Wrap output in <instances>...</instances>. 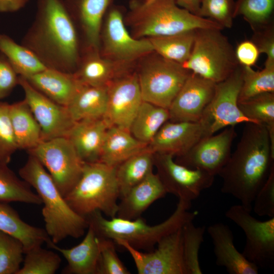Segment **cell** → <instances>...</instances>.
<instances>
[{
    "instance_id": "cell-1",
    "label": "cell",
    "mask_w": 274,
    "mask_h": 274,
    "mask_svg": "<svg viewBox=\"0 0 274 274\" xmlns=\"http://www.w3.org/2000/svg\"><path fill=\"white\" fill-rule=\"evenodd\" d=\"M21 44L44 65L74 73L82 54L74 20L64 0H38L34 21Z\"/></svg>"
},
{
    "instance_id": "cell-2",
    "label": "cell",
    "mask_w": 274,
    "mask_h": 274,
    "mask_svg": "<svg viewBox=\"0 0 274 274\" xmlns=\"http://www.w3.org/2000/svg\"><path fill=\"white\" fill-rule=\"evenodd\" d=\"M274 167V151L266 127L246 123L236 149L219 174L221 191L252 211L254 198Z\"/></svg>"
},
{
    "instance_id": "cell-3",
    "label": "cell",
    "mask_w": 274,
    "mask_h": 274,
    "mask_svg": "<svg viewBox=\"0 0 274 274\" xmlns=\"http://www.w3.org/2000/svg\"><path fill=\"white\" fill-rule=\"evenodd\" d=\"M19 175L41 198L44 204L42 213L45 229L53 243L56 244L67 237L77 238L83 235L88 227L86 218L70 207L49 173L35 156L29 154Z\"/></svg>"
},
{
    "instance_id": "cell-4",
    "label": "cell",
    "mask_w": 274,
    "mask_h": 274,
    "mask_svg": "<svg viewBox=\"0 0 274 274\" xmlns=\"http://www.w3.org/2000/svg\"><path fill=\"white\" fill-rule=\"evenodd\" d=\"M191 202L179 199L174 213L163 222L156 225H148L142 218L128 220L115 217L109 219L101 212L94 211L85 218L98 237L115 241L121 239L133 248L148 252L163 237L172 233L187 222L193 221L198 213L189 212Z\"/></svg>"
},
{
    "instance_id": "cell-5",
    "label": "cell",
    "mask_w": 274,
    "mask_h": 274,
    "mask_svg": "<svg viewBox=\"0 0 274 274\" xmlns=\"http://www.w3.org/2000/svg\"><path fill=\"white\" fill-rule=\"evenodd\" d=\"M128 22L136 39L166 36L198 29L223 28L180 7L175 0H133Z\"/></svg>"
},
{
    "instance_id": "cell-6",
    "label": "cell",
    "mask_w": 274,
    "mask_h": 274,
    "mask_svg": "<svg viewBox=\"0 0 274 274\" xmlns=\"http://www.w3.org/2000/svg\"><path fill=\"white\" fill-rule=\"evenodd\" d=\"M116 169L100 161L84 163L80 178L64 196L70 207L84 217L96 211L110 218L116 217L119 191Z\"/></svg>"
},
{
    "instance_id": "cell-7",
    "label": "cell",
    "mask_w": 274,
    "mask_h": 274,
    "mask_svg": "<svg viewBox=\"0 0 274 274\" xmlns=\"http://www.w3.org/2000/svg\"><path fill=\"white\" fill-rule=\"evenodd\" d=\"M216 28L195 30L189 58L182 65L216 83L229 77L239 65L228 39Z\"/></svg>"
},
{
    "instance_id": "cell-8",
    "label": "cell",
    "mask_w": 274,
    "mask_h": 274,
    "mask_svg": "<svg viewBox=\"0 0 274 274\" xmlns=\"http://www.w3.org/2000/svg\"><path fill=\"white\" fill-rule=\"evenodd\" d=\"M191 73L157 54L138 75L143 100L168 109Z\"/></svg>"
},
{
    "instance_id": "cell-9",
    "label": "cell",
    "mask_w": 274,
    "mask_h": 274,
    "mask_svg": "<svg viewBox=\"0 0 274 274\" xmlns=\"http://www.w3.org/2000/svg\"><path fill=\"white\" fill-rule=\"evenodd\" d=\"M28 153L42 164L63 196L81 176L84 163L66 137L43 141Z\"/></svg>"
},
{
    "instance_id": "cell-10",
    "label": "cell",
    "mask_w": 274,
    "mask_h": 274,
    "mask_svg": "<svg viewBox=\"0 0 274 274\" xmlns=\"http://www.w3.org/2000/svg\"><path fill=\"white\" fill-rule=\"evenodd\" d=\"M241 204L230 207L225 216L239 226L246 235L242 253L258 268H274V217L261 221Z\"/></svg>"
},
{
    "instance_id": "cell-11",
    "label": "cell",
    "mask_w": 274,
    "mask_h": 274,
    "mask_svg": "<svg viewBox=\"0 0 274 274\" xmlns=\"http://www.w3.org/2000/svg\"><path fill=\"white\" fill-rule=\"evenodd\" d=\"M126 249L139 274H187L185 266L182 227L161 238L157 248L141 252L121 239L114 241Z\"/></svg>"
},
{
    "instance_id": "cell-12",
    "label": "cell",
    "mask_w": 274,
    "mask_h": 274,
    "mask_svg": "<svg viewBox=\"0 0 274 274\" xmlns=\"http://www.w3.org/2000/svg\"><path fill=\"white\" fill-rule=\"evenodd\" d=\"M171 154L154 153V165L167 193L191 202L210 188L215 176L199 169H191L174 160Z\"/></svg>"
},
{
    "instance_id": "cell-13",
    "label": "cell",
    "mask_w": 274,
    "mask_h": 274,
    "mask_svg": "<svg viewBox=\"0 0 274 274\" xmlns=\"http://www.w3.org/2000/svg\"><path fill=\"white\" fill-rule=\"evenodd\" d=\"M242 83V68L239 65L226 79L216 83L214 96L202 117L210 122L213 134L237 124L254 123L238 108V98Z\"/></svg>"
},
{
    "instance_id": "cell-14",
    "label": "cell",
    "mask_w": 274,
    "mask_h": 274,
    "mask_svg": "<svg viewBox=\"0 0 274 274\" xmlns=\"http://www.w3.org/2000/svg\"><path fill=\"white\" fill-rule=\"evenodd\" d=\"M101 40V55L125 64L154 52L148 38L136 39L129 33L117 9L112 10L107 16Z\"/></svg>"
},
{
    "instance_id": "cell-15",
    "label": "cell",
    "mask_w": 274,
    "mask_h": 274,
    "mask_svg": "<svg viewBox=\"0 0 274 274\" xmlns=\"http://www.w3.org/2000/svg\"><path fill=\"white\" fill-rule=\"evenodd\" d=\"M236 135L235 126L225 127L220 133L201 140L186 154L177 156L175 161L189 168L218 175L230 157Z\"/></svg>"
},
{
    "instance_id": "cell-16",
    "label": "cell",
    "mask_w": 274,
    "mask_h": 274,
    "mask_svg": "<svg viewBox=\"0 0 274 274\" xmlns=\"http://www.w3.org/2000/svg\"><path fill=\"white\" fill-rule=\"evenodd\" d=\"M18 85L24 91V99L41 127L43 141L66 137L76 122L66 107L52 100L19 76Z\"/></svg>"
},
{
    "instance_id": "cell-17",
    "label": "cell",
    "mask_w": 274,
    "mask_h": 274,
    "mask_svg": "<svg viewBox=\"0 0 274 274\" xmlns=\"http://www.w3.org/2000/svg\"><path fill=\"white\" fill-rule=\"evenodd\" d=\"M143 101L138 75L125 74L108 86L107 107L104 118L110 127L129 131Z\"/></svg>"
},
{
    "instance_id": "cell-18",
    "label": "cell",
    "mask_w": 274,
    "mask_h": 274,
    "mask_svg": "<svg viewBox=\"0 0 274 274\" xmlns=\"http://www.w3.org/2000/svg\"><path fill=\"white\" fill-rule=\"evenodd\" d=\"M213 134L210 122L201 119L197 122L166 121L148 145L153 153L182 156L202 139Z\"/></svg>"
},
{
    "instance_id": "cell-19",
    "label": "cell",
    "mask_w": 274,
    "mask_h": 274,
    "mask_svg": "<svg viewBox=\"0 0 274 274\" xmlns=\"http://www.w3.org/2000/svg\"><path fill=\"white\" fill-rule=\"evenodd\" d=\"M216 83L191 73L168 108L171 122H197L211 102Z\"/></svg>"
},
{
    "instance_id": "cell-20",
    "label": "cell",
    "mask_w": 274,
    "mask_h": 274,
    "mask_svg": "<svg viewBox=\"0 0 274 274\" xmlns=\"http://www.w3.org/2000/svg\"><path fill=\"white\" fill-rule=\"evenodd\" d=\"M212 238L216 264L224 267L230 274H257L259 268L248 261L235 248L233 234L229 227L222 222L208 228Z\"/></svg>"
},
{
    "instance_id": "cell-21",
    "label": "cell",
    "mask_w": 274,
    "mask_h": 274,
    "mask_svg": "<svg viewBox=\"0 0 274 274\" xmlns=\"http://www.w3.org/2000/svg\"><path fill=\"white\" fill-rule=\"evenodd\" d=\"M85 51L77 69L73 73L82 85L108 87L117 78L127 74L128 64L105 57L99 50Z\"/></svg>"
},
{
    "instance_id": "cell-22",
    "label": "cell",
    "mask_w": 274,
    "mask_h": 274,
    "mask_svg": "<svg viewBox=\"0 0 274 274\" xmlns=\"http://www.w3.org/2000/svg\"><path fill=\"white\" fill-rule=\"evenodd\" d=\"M109 124L104 118L75 123L66 136L84 163L99 161Z\"/></svg>"
},
{
    "instance_id": "cell-23",
    "label": "cell",
    "mask_w": 274,
    "mask_h": 274,
    "mask_svg": "<svg viewBox=\"0 0 274 274\" xmlns=\"http://www.w3.org/2000/svg\"><path fill=\"white\" fill-rule=\"evenodd\" d=\"M82 241L70 249L58 247L51 241L47 245L59 252L66 259L67 264L62 271L66 274H99L100 251L98 236L93 229L88 226Z\"/></svg>"
},
{
    "instance_id": "cell-24",
    "label": "cell",
    "mask_w": 274,
    "mask_h": 274,
    "mask_svg": "<svg viewBox=\"0 0 274 274\" xmlns=\"http://www.w3.org/2000/svg\"><path fill=\"white\" fill-rule=\"evenodd\" d=\"M24 78L46 96L65 107L83 85L74 74L49 68Z\"/></svg>"
},
{
    "instance_id": "cell-25",
    "label": "cell",
    "mask_w": 274,
    "mask_h": 274,
    "mask_svg": "<svg viewBox=\"0 0 274 274\" xmlns=\"http://www.w3.org/2000/svg\"><path fill=\"white\" fill-rule=\"evenodd\" d=\"M166 193L158 175L152 172L120 199L116 217L128 220L140 218L151 204Z\"/></svg>"
},
{
    "instance_id": "cell-26",
    "label": "cell",
    "mask_w": 274,
    "mask_h": 274,
    "mask_svg": "<svg viewBox=\"0 0 274 274\" xmlns=\"http://www.w3.org/2000/svg\"><path fill=\"white\" fill-rule=\"evenodd\" d=\"M70 13L75 12L86 42L85 49L99 50L104 14L110 0H64Z\"/></svg>"
},
{
    "instance_id": "cell-27",
    "label": "cell",
    "mask_w": 274,
    "mask_h": 274,
    "mask_svg": "<svg viewBox=\"0 0 274 274\" xmlns=\"http://www.w3.org/2000/svg\"><path fill=\"white\" fill-rule=\"evenodd\" d=\"M148 147V145L136 140L129 131L112 126L107 131L99 161L116 167Z\"/></svg>"
},
{
    "instance_id": "cell-28",
    "label": "cell",
    "mask_w": 274,
    "mask_h": 274,
    "mask_svg": "<svg viewBox=\"0 0 274 274\" xmlns=\"http://www.w3.org/2000/svg\"><path fill=\"white\" fill-rule=\"evenodd\" d=\"M9 114L18 149L28 151L43 141L41 127L24 99L9 104Z\"/></svg>"
},
{
    "instance_id": "cell-29",
    "label": "cell",
    "mask_w": 274,
    "mask_h": 274,
    "mask_svg": "<svg viewBox=\"0 0 274 274\" xmlns=\"http://www.w3.org/2000/svg\"><path fill=\"white\" fill-rule=\"evenodd\" d=\"M0 230L21 241L25 252L51 241L45 229L23 221L16 211L7 203L0 202Z\"/></svg>"
},
{
    "instance_id": "cell-30",
    "label": "cell",
    "mask_w": 274,
    "mask_h": 274,
    "mask_svg": "<svg viewBox=\"0 0 274 274\" xmlns=\"http://www.w3.org/2000/svg\"><path fill=\"white\" fill-rule=\"evenodd\" d=\"M108 87L83 85L66 107L75 122L104 118L107 111Z\"/></svg>"
},
{
    "instance_id": "cell-31",
    "label": "cell",
    "mask_w": 274,
    "mask_h": 274,
    "mask_svg": "<svg viewBox=\"0 0 274 274\" xmlns=\"http://www.w3.org/2000/svg\"><path fill=\"white\" fill-rule=\"evenodd\" d=\"M154 154L148 147L116 166L120 199L153 172Z\"/></svg>"
},
{
    "instance_id": "cell-32",
    "label": "cell",
    "mask_w": 274,
    "mask_h": 274,
    "mask_svg": "<svg viewBox=\"0 0 274 274\" xmlns=\"http://www.w3.org/2000/svg\"><path fill=\"white\" fill-rule=\"evenodd\" d=\"M167 109L143 101L129 131L136 140L149 145L161 126L169 120Z\"/></svg>"
},
{
    "instance_id": "cell-33",
    "label": "cell",
    "mask_w": 274,
    "mask_h": 274,
    "mask_svg": "<svg viewBox=\"0 0 274 274\" xmlns=\"http://www.w3.org/2000/svg\"><path fill=\"white\" fill-rule=\"evenodd\" d=\"M0 52L20 76L27 77L47 68L29 49L2 33H0Z\"/></svg>"
},
{
    "instance_id": "cell-34",
    "label": "cell",
    "mask_w": 274,
    "mask_h": 274,
    "mask_svg": "<svg viewBox=\"0 0 274 274\" xmlns=\"http://www.w3.org/2000/svg\"><path fill=\"white\" fill-rule=\"evenodd\" d=\"M195 30L175 35L148 38L154 51L162 57L183 64L189 58L193 48Z\"/></svg>"
},
{
    "instance_id": "cell-35",
    "label": "cell",
    "mask_w": 274,
    "mask_h": 274,
    "mask_svg": "<svg viewBox=\"0 0 274 274\" xmlns=\"http://www.w3.org/2000/svg\"><path fill=\"white\" fill-rule=\"evenodd\" d=\"M12 202L41 204L42 200L31 186L8 166L0 163V202Z\"/></svg>"
},
{
    "instance_id": "cell-36",
    "label": "cell",
    "mask_w": 274,
    "mask_h": 274,
    "mask_svg": "<svg viewBox=\"0 0 274 274\" xmlns=\"http://www.w3.org/2000/svg\"><path fill=\"white\" fill-rule=\"evenodd\" d=\"M242 113L255 123L267 128L274 151V92H265L238 102Z\"/></svg>"
},
{
    "instance_id": "cell-37",
    "label": "cell",
    "mask_w": 274,
    "mask_h": 274,
    "mask_svg": "<svg viewBox=\"0 0 274 274\" xmlns=\"http://www.w3.org/2000/svg\"><path fill=\"white\" fill-rule=\"evenodd\" d=\"M243 83L238 102L265 92H274V64H264L261 71L242 66Z\"/></svg>"
},
{
    "instance_id": "cell-38",
    "label": "cell",
    "mask_w": 274,
    "mask_h": 274,
    "mask_svg": "<svg viewBox=\"0 0 274 274\" xmlns=\"http://www.w3.org/2000/svg\"><path fill=\"white\" fill-rule=\"evenodd\" d=\"M205 226H195L193 221L182 227L183 255L187 274L202 273L199 262V251L203 242Z\"/></svg>"
},
{
    "instance_id": "cell-39",
    "label": "cell",
    "mask_w": 274,
    "mask_h": 274,
    "mask_svg": "<svg viewBox=\"0 0 274 274\" xmlns=\"http://www.w3.org/2000/svg\"><path fill=\"white\" fill-rule=\"evenodd\" d=\"M37 246L27 251L23 265L17 274H54L59 268L61 259L55 252Z\"/></svg>"
},
{
    "instance_id": "cell-40",
    "label": "cell",
    "mask_w": 274,
    "mask_h": 274,
    "mask_svg": "<svg viewBox=\"0 0 274 274\" xmlns=\"http://www.w3.org/2000/svg\"><path fill=\"white\" fill-rule=\"evenodd\" d=\"M25 252L21 241L0 230V274H17Z\"/></svg>"
},
{
    "instance_id": "cell-41",
    "label": "cell",
    "mask_w": 274,
    "mask_h": 274,
    "mask_svg": "<svg viewBox=\"0 0 274 274\" xmlns=\"http://www.w3.org/2000/svg\"><path fill=\"white\" fill-rule=\"evenodd\" d=\"M235 6L233 0H200L199 16L211 19L223 28H231Z\"/></svg>"
},
{
    "instance_id": "cell-42",
    "label": "cell",
    "mask_w": 274,
    "mask_h": 274,
    "mask_svg": "<svg viewBox=\"0 0 274 274\" xmlns=\"http://www.w3.org/2000/svg\"><path fill=\"white\" fill-rule=\"evenodd\" d=\"M273 9L274 0H237L234 17L242 15L251 23L263 24L270 18Z\"/></svg>"
},
{
    "instance_id": "cell-43",
    "label": "cell",
    "mask_w": 274,
    "mask_h": 274,
    "mask_svg": "<svg viewBox=\"0 0 274 274\" xmlns=\"http://www.w3.org/2000/svg\"><path fill=\"white\" fill-rule=\"evenodd\" d=\"M18 150L9 114V104L0 102V163L8 165Z\"/></svg>"
},
{
    "instance_id": "cell-44",
    "label": "cell",
    "mask_w": 274,
    "mask_h": 274,
    "mask_svg": "<svg viewBox=\"0 0 274 274\" xmlns=\"http://www.w3.org/2000/svg\"><path fill=\"white\" fill-rule=\"evenodd\" d=\"M100 251L99 274H129L130 271L119 259L115 243L111 239L98 236Z\"/></svg>"
},
{
    "instance_id": "cell-45",
    "label": "cell",
    "mask_w": 274,
    "mask_h": 274,
    "mask_svg": "<svg viewBox=\"0 0 274 274\" xmlns=\"http://www.w3.org/2000/svg\"><path fill=\"white\" fill-rule=\"evenodd\" d=\"M252 208L258 216L274 217V167L266 181L256 194Z\"/></svg>"
},
{
    "instance_id": "cell-46",
    "label": "cell",
    "mask_w": 274,
    "mask_h": 274,
    "mask_svg": "<svg viewBox=\"0 0 274 274\" xmlns=\"http://www.w3.org/2000/svg\"><path fill=\"white\" fill-rule=\"evenodd\" d=\"M19 75L8 59L0 52V99L8 96L18 84Z\"/></svg>"
},
{
    "instance_id": "cell-47",
    "label": "cell",
    "mask_w": 274,
    "mask_h": 274,
    "mask_svg": "<svg viewBox=\"0 0 274 274\" xmlns=\"http://www.w3.org/2000/svg\"><path fill=\"white\" fill-rule=\"evenodd\" d=\"M259 54L257 46L251 41L240 43L235 50L236 58L242 66H251L254 65Z\"/></svg>"
},
{
    "instance_id": "cell-48",
    "label": "cell",
    "mask_w": 274,
    "mask_h": 274,
    "mask_svg": "<svg viewBox=\"0 0 274 274\" xmlns=\"http://www.w3.org/2000/svg\"><path fill=\"white\" fill-rule=\"evenodd\" d=\"M256 41L253 42L260 53H264L267 58L264 64H274V37L272 31L257 35Z\"/></svg>"
},
{
    "instance_id": "cell-49",
    "label": "cell",
    "mask_w": 274,
    "mask_h": 274,
    "mask_svg": "<svg viewBox=\"0 0 274 274\" xmlns=\"http://www.w3.org/2000/svg\"><path fill=\"white\" fill-rule=\"evenodd\" d=\"M29 0H0V13H14L24 7Z\"/></svg>"
},
{
    "instance_id": "cell-50",
    "label": "cell",
    "mask_w": 274,
    "mask_h": 274,
    "mask_svg": "<svg viewBox=\"0 0 274 274\" xmlns=\"http://www.w3.org/2000/svg\"><path fill=\"white\" fill-rule=\"evenodd\" d=\"M175 1L180 7L199 16L200 0H175Z\"/></svg>"
},
{
    "instance_id": "cell-51",
    "label": "cell",
    "mask_w": 274,
    "mask_h": 274,
    "mask_svg": "<svg viewBox=\"0 0 274 274\" xmlns=\"http://www.w3.org/2000/svg\"><path fill=\"white\" fill-rule=\"evenodd\" d=\"M155 1V0H145V1L148 2H152V1Z\"/></svg>"
}]
</instances>
